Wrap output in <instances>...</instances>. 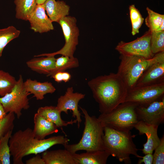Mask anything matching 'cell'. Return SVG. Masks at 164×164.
<instances>
[{"instance_id":"6da1fadb","label":"cell","mask_w":164,"mask_h":164,"mask_svg":"<svg viewBox=\"0 0 164 164\" xmlns=\"http://www.w3.org/2000/svg\"><path fill=\"white\" fill-rule=\"evenodd\" d=\"M88 85L101 114L110 112L124 102L128 90L117 73L97 77L89 80Z\"/></svg>"},{"instance_id":"7a4b0ae2","label":"cell","mask_w":164,"mask_h":164,"mask_svg":"<svg viewBox=\"0 0 164 164\" xmlns=\"http://www.w3.org/2000/svg\"><path fill=\"white\" fill-rule=\"evenodd\" d=\"M69 140L63 135L55 136L39 140L36 138L29 128L19 130L12 135L9 141L11 155L14 164H23L22 159L31 154H38L58 144H68Z\"/></svg>"},{"instance_id":"3957f363","label":"cell","mask_w":164,"mask_h":164,"mask_svg":"<svg viewBox=\"0 0 164 164\" xmlns=\"http://www.w3.org/2000/svg\"><path fill=\"white\" fill-rule=\"evenodd\" d=\"M104 150L110 155L126 164L132 163L130 157L131 155L142 158L138 154V149L133 141L131 132H121L106 127H104Z\"/></svg>"},{"instance_id":"277c9868","label":"cell","mask_w":164,"mask_h":164,"mask_svg":"<svg viewBox=\"0 0 164 164\" xmlns=\"http://www.w3.org/2000/svg\"><path fill=\"white\" fill-rule=\"evenodd\" d=\"M85 119L84 128L82 137L77 143L64 146L65 149L71 153L78 151H91L104 150L103 138L104 127L97 118L91 116L84 108L80 107Z\"/></svg>"},{"instance_id":"5b68a950","label":"cell","mask_w":164,"mask_h":164,"mask_svg":"<svg viewBox=\"0 0 164 164\" xmlns=\"http://www.w3.org/2000/svg\"><path fill=\"white\" fill-rule=\"evenodd\" d=\"M120 59L121 61L117 73L123 79L129 90L135 87L138 79L150 66L164 60V51L156 53L149 59L122 55H120Z\"/></svg>"},{"instance_id":"8992f818","label":"cell","mask_w":164,"mask_h":164,"mask_svg":"<svg viewBox=\"0 0 164 164\" xmlns=\"http://www.w3.org/2000/svg\"><path fill=\"white\" fill-rule=\"evenodd\" d=\"M138 105L124 102L108 113L101 114L97 118L103 127L129 132L138 121L136 108Z\"/></svg>"},{"instance_id":"52a82bcc","label":"cell","mask_w":164,"mask_h":164,"mask_svg":"<svg viewBox=\"0 0 164 164\" xmlns=\"http://www.w3.org/2000/svg\"><path fill=\"white\" fill-rule=\"evenodd\" d=\"M76 18L67 15L60 19L58 23L62 29L65 43L60 50L53 53H45L34 56L35 57L42 56H55L58 54L69 57H73L78 44L80 30L77 24Z\"/></svg>"},{"instance_id":"ba28073f","label":"cell","mask_w":164,"mask_h":164,"mask_svg":"<svg viewBox=\"0 0 164 164\" xmlns=\"http://www.w3.org/2000/svg\"><path fill=\"white\" fill-rule=\"evenodd\" d=\"M22 76L20 75L18 80L9 93L0 97V102L5 112H13L19 119L22 115V110H27L29 107L28 96L30 94L26 90Z\"/></svg>"},{"instance_id":"9c48e42d","label":"cell","mask_w":164,"mask_h":164,"mask_svg":"<svg viewBox=\"0 0 164 164\" xmlns=\"http://www.w3.org/2000/svg\"><path fill=\"white\" fill-rule=\"evenodd\" d=\"M164 96V82L146 86H135L128 90L124 101L138 106L148 104Z\"/></svg>"},{"instance_id":"30bf717a","label":"cell","mask_w":164,"mask_h":164,"mask_svg":"<svg viewBox=\"0 0 164 164\" xmlns=\"http://www.w3.org/2000/svg\"><path fill=\"white\" fill-rule=\"evenodd\" d=\"M151 31L149 30L142 36L129 42L121 41L115 47L121 55L134 56L143 58H152L155 54L150 48Z\"/></svg>"},{"instance_id":"8fae6325","label":"cell","mask_w":164,"mask_h":164,"mask_svg":"<svg viewBox=\"0 0 164 164\" xmlns=\"http://www.w3.org/2000/svg\"><path fill=\"white\" fill-rule=\"evenodd\" d=\"M136 111L138 121L159 126L164 121V96L148 104L137 106Z\"/></svg>"},{"instance_id":"7c38bea8","label":"cell","mask_w":164,"mask_h":164,"mask_svg":"<svg viewBox=\"0 0 164 164\" xmlns=\"http://www.w3.org/2000/svg\"><path fill=\"white\" fill-rule=\"evenodd\" d=\"M85 96V94L78 92L74 93L73 87H68L64 94L58 98L56 106L61 113L63 112L68 114V110L72 111V117L76 118L78 128H80L82 121L81 114L78 109V104Z\"/></svg>"},{"instance_id":"4fadbf2b","label":"cell","mask_w":164,"mask_h":164,"mask_svg":"<svg viewBox=\"0 0 164 164\" xmlns=\"http://www.w3.org/2000/svg\"><path fill=\"white\" fill-rule=\"evenodd\" d=\"M158 126L142 121H138L135 126L134 128L138 131L140 135L145 134L147 136V142L143 145V148L142 149L144 154H153V151L159 145L160 139L158 135Z\"/></svg>"},{"instance_id":"5bb4252c","label":"cell","mask_w":164,"mask_h":164,"mask_svg":"<svg viewBox=\"0 0 164 164\" xmlns=\"http://www.w3.org/2000/svg\"><path fill=\"white\" fill-rule=\"evenodd\" d=\"M28 21L31 29L35 32L41 33L54 29L52 22L46 13L43 4H37Z\"/></svg>"},{"instance_id":"9a60e30c","label":"cell","mask_w":164,"mask_h":164,"mask_svg":"<svg viewBox=\"0 0 164 164\" xmlns=\"http://www.w3.org/2000/svg\"><path fill=\"white\" fill-rule=\"evenodd\" d=\"M164 82V60L147 68L138 80L135 86L151 85Z\"/></svg>"},{"instance_id":"2e32d148","label":"cell","mask_w":164,"mask_h":164,"mask_svg":"<svg viewBox=\"0 0 164 164\" xmlns=\"http://www.w3.org/2000/svg\"><path fill=\"white\" fill-rule=\"evenodd\" d=\"M43 4L45 11L52 22L58 23L60 19L69 14L70 6L63 1L46 0Z\"/></svg>"},{"instance_id":"e0dca14e","label":"cell","mask_w":164,"mask_h":164,"mask_svg":"<svg viewBox=\"0 0 164 164\" xmlns=\"http://www.w3.org/2000/svg\"><path fill=\"white\" fill-rule=\"evenodd\" d=\"M76 164H105L110 155L105 150L86 151L80 154H72Z\"/></svg>"},{"instance_id":"ac0fdd59","label":"cell","mask_w":164,"mask_h":164,"mask_svg":"<svg viewBox=\"0 0 164 164\" xmlns=\"http://www.w3.org/2000/svg\"><path fill=\"white\" fill-rule=\"evenodd\" d=\"M24 84L26 91L33 94L37 100L43 99L45 95L52 94L56 90L52 83L48 81L41 82L28 79L24 82Z\"/></svg>"},{"instance_id":"d6986e66","label":"cell","mask_w":164,"mask_h":164,"mask_svg":"<svg viewBox=\"0 0 164 164\" xmlns=\"http://www.w3.org/2000/svg\"><path fill=\"white\" fill-rule=\"evenodd\" d=\"M34 127L32 130L35 137L39 140L45 139L48 135L58 132V127L36 113L34 115Z\"/></svg>"},{"instance_id":"ffe728a7","label":"cell","mask_w":164,"mask_h":164,"mask_svg":"<svg viewBox=\"0 0 164 164\" xmlns=\"http://www.w3.org/2000/svg\"><path fill=\"white\" fill-rule=\"evenodd\" d=\"M41 157L45 164H76L72 154L66 149L47 150Z\"/></svg>"},{"instance_id":"44dd1931","label":"cell","mask_w":164,"mask_h":164,"mask_svg":"<svg viewBox=\"0 0 164 164\" xmlns=\"http://www.w3.org/2000/svg\"><path fill=\"white\" fill-rule=\"evenodd\" d=\"M35 58L27 61L26 64L31 70L47 76L55 67L56 58L54 56Z\"/></svg>"},{"instance_id":"7402d4cb","label":"cell","mask_w":164,"mask_h":164,"mask_svg":"<svg viewBox=\"0 0 164 164\" xmlns=\"http://www.w3.org/2000/svg\"><path fill=\"white\" fill-rule=\"evenodd\" d=\"M48 121L54 124L58 128L67 126L68 125L76 123V119L70 121H63L61 118V112L56 106H45L39 108L37 112Z\"/></svg>"},{"instance_id":"603a6c76","label":"cell","mask_w":164,"mask_h":164,"mask_svg":"<svg viewBox=\"0 0 164 164\" xmlns=\"http://www.w3.org/2000/svg\"><path fill=\"white\" fill-rule=\"evenodd\" d=\"M15 17L28 21L36 5V0H15Z\"/></svg>"},{"instance_id":"cb8c5ba5","label":"cell","mask_w":164,"mask_h":164,"mask_svg":"<svg viewBox=\"0 0 164 164\" xmlns=\"http://www.w3.org/2000/svg\"><path fill=\"white\" fill-rule=\"evenodd\" d=\"M79 62L77 58L62 55L56 58L55 67L50 73L47 77H51L55 73L58 72L65 71L70 69L77 67Z\"/></svg>"},{"instance_id":"d4e9b609","label":"cell","mask_w":164,"mask_h":164,"mask_svg":"<svg viewBox=\"0 0 164 164\" xmlns=\"http://www.w3.org/2000/svg\"><path fill=\"white\" fill-rule=\"evenodd\" d=\"M20 31L11 26L0 29V57L7 45L12 40L18 37Z\"/></svg>"},{"instance_id":"484cf974","label":"cell","mask_w":164,"mask_h":164,"mask_svg":"<svg viewBox=\"0 0 164 164\" xmlns=\"http://www.w3.org/2000/svg\"><path fill=\"white\" fill-rule=\"evenodd\" d=\"M16 82L15 78L9 73L0 70V96L10 92Z\"/></svg>"},{"instance_id":"4316f807","label":"cell","mask_w":164,"mask_h":164,"mask_svg":"<svg viewBox=\"0 0 164 164\" xmlns=\"http://www.w3.org/2000/svg\"><path fill=\"white\" fill-rule=\"evenodd\" d=\"M148 15L145 23L151 31H156L164 22V15L157 13L148 7L146 8Z\"/></svg>"},{"instance_id":"83f0119b","label":"cell","mask_w":164,"mask_h":164,"mask_svg":"<svg viewBox=\"0 0 164 164\" xmlns=\"http://www.w3.org/2000/svg\"><path fill=\"white\" fill-rule=\"evenodd\" d=\"M13 131L8 132L0 139V164H10L11 155L9 141Z\"/></svg>"},{"instance_id":"f1b7e54d","label":"cell","mask_w":164,"mask_h":164,"mask_svg":"<svg viewBox=\"0 0 164 164\" xmlns=\"http://www.w3.org/2000/svg\"><path fill=\"white\" fill-rule=\"evenodd\" d=\"M150 43L153 54L164 51V31H151Z\"/></svg>"},{"instance_id":"f546056e","label":"cell","mask_w":164,"mask_h":164,"mask_svg":"<svg viewBox=\"0 0 164 164\" xmlns=\"http://www.w3.org/2000/svg\"><path fill=\"white\" fill-rule=\"evenodd\" d=\"M15 114L9 112L4 118L0 119V139L10 131H13L14 127Z\"/></svg>"},{"instance_id":"4dcf8cb0","label":"cell","mask_w":164,"mask_h":164,"mask_svg":"<svg viewBox=\"0 0 164 164\" xmlns=\"http://www.w3.org/2000/svg\"><path fill=\"white\" fill-rule=\"evenodd\" d=\"M153 155V164H164V136L160 138L159 145L154 150Z\"/></svg>"},{"instance_id":"1f68e13d","label":"cell","mask_w":164,"mask_h":164,"mask_svg":"<svg viewBox=\"0 0 164 164\" xmlns=\"http://www.w3.org/2000/svg\"><path fill=\"white\" fill-rule=\"evenodd\" d=\"M129 9L131 23L137 21L142 16L139 11L135 7L134 5H130Z\"/></svg>"},{"instance_id":"d6a6232c","label":"cell","mask_w":164,"mask_h":164,"mask_svg":"<svg viewBox=\"0 0 164 164\" xmlns=\"http://www.w3.org/2000/svg\"><path fill=\"white\" fill-rule=\"evenodd\" d=\"M144 21V19L142 17L138 20L132 22V34L134 36L139 32V29L141 26Z\"/></svg>"},{"instance_id":"836d02e7","label":"cell","mask_w":164,"mask_h":164,"mask_svg":"<svg viewBox=\"0 0 164 164\" xmlns=\"http://www.w3.org/2000/svg\"><path fill=\"white\" fill-rule=\"evenodd\" d=\"M26 161V164H45V162L42 159L41 156L38 154Z\"/></svg>"},{"instance_id":"e575fe53","label":"cell","mask_w":164,"mask_h":164,"mask_svg":"<svg viewBox=\"0 0 164 164\" xmlns=\"http://www.w3.org/2000/svg\"><path fill=\"white\" fill-rule=\"evenodd\" d=\"M142 159H139L138 160V164H141L143 162L145 164H152L153 161V154L148 153L145 154V155L142 157Z\"/></svg>"},{"instance_id":"d590c367","label":"cell","mask_w":164,"mask_h":164,"mask_svg":"<svg viewBox=\"0 0 164 164\" xmlns=\"http://www.w3.org/2000/svg\"><path fill=\"white\" fill-rule=\"evenodd\" d=\"M63 81L64 82H68L71 77L70 74L68 72L65 71H62Z\"/></svg>"},{"instance_id":"8d00e7d4","label":"cell","mask_w":164,"mask_h":164,"mask_svg":"<svg viewBox=\"0 0 164 164\" xmlns=\"http://www.w3.org/2000/svg\"><path fill=\"white\" fill-rule=\"evenodd\" d=\"M7 114L2 104L0 102V119L4 118Z\"/></svg>"},{"instance_id":"74e56055","label":"cell","mask_w":164,"mask_h":164,"mask_svg":"<svg viewBox=\"0 0 164 164\" xmlns=\"http://www.w3.org/2000/svg\"><path fill=\"white\" fill-rule=\"evenodd\" d=\"M46 0H36L37 4H44Z\"/></svg>"}]
</instances>
